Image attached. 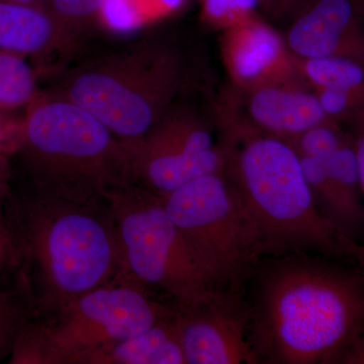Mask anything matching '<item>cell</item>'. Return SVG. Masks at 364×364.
I'll use <instances>...</instances> for the list:
<instances>
[{"mask_svg": "<svg viewBox=\"0 0 364 364\" xmlns=\"http://www.w3.org/2000/svg\"><path fill=\"white\" fill-rule=\"evenodd\" d=\"M116 227L121 275L159 289L178 308L207 303L220 291L157 196L133 182L104 193Z\"/></svg>", "mask_w": 364, "mask_h": 364, "instance_id": "obj_5", "label": "cell"}, {"mask_svg": "<svg viewBox=\"0 0 364 364\" xmlns=\"http://www.w3.org/2000/svg\"><path fill=\"white\" fill-rule=\"evenodd\" d=\"M260 0H205V11L210 18L230 21L250 14Z\"/></svg>", "mask_w": 364, "mask_h": 364, "instance_id": "obj_21", "label": "cell"}, {"mask_svg": "<svg viewBox=\"0 0 364 364\" xmlns=\"http://www.w3.org/2000/svg\"><path fill=\"white\" fill-rule=\"evenodd\" d=\"M316 255L265 256L249 279L244 305L258 363H339L364 334L363 275Z\"/></svg>", "mask_w": 364, "mask_h": 364, "instance_id": "obj_1", "label": "cell"}, {"mask_svg": "<svg viewBox=\"0 0 364 364\" xmlns=\"http://www.w3.org/2000/svg\"><path fill=\"white\" fill-rule=\"evenodd\" d=\"M176 312L145 331L91 351L80 364H188Z\"/></svg>", "mask_w": 364, "mask_h": 364, "instance_id": "obj_12", "label": "cell"}, {"mask_svg": "<svg viewBox=\"0 0 364 364\" xmlns=\"http://www.w3.org/2000/svg\"><path fill=\"white\" fill-rule=\"evenodd\" d=\"M177 326L188 364H255L242 296L220 293L200 305L178 308Z\"/></svg>", "mask_w": 364, "mask_h": 364, "instance_id": "obj_10", "label": "cell"}, {"mask_svg": "<svg viewBox=\"0 0 364 364\" xmlns=\"http://www.w3.org/2000/svg\"><path fill=\"white\" fill-rule=\"evenodd\" d=\"M235 47L233 65L242 78L260 75L272 65L279 54V40L263 26H251L243 32Z\"/></svg>", "mask_w": 364, "mask_h": 364, "instance_id": "obj_17", "label": "cell"}, {"mask_svg": "<svg viewBox=\"0 0 364 364\" xmlns=\"http://www.w3.org/2000/svg\"><path fill=\"white\" fill-rule=\"evenodd\" d=\"M352 259L358 263V268L364 267V242H356L352 251Z\"/></svg>", "mask_w": 364, "mask_h": 364, "instance_id": "obj_27", "label": "cell"}, {"mask_svg": "<svg viewBox=\"0 0 364 364\" xmlns=\"http://www.w3.org/2000/svg\"><path fill=\"white\" fill-rule=\"evenodd\" d=\"M353 14V0H318L291 28V49L304 58L331 56Z\"/></svg>", "mask_w": 364, "mask_h": 364, "instance_id": "obj_13", "label": "cell"}, {"mask_svg": "<svg viewBox=\"0 0 364 364\" xmlns=\"http://www.w3.org/2000/svg\"><path fill=\"white\" fill-rule=\"evenodd\" d=\"M123 144L130 181L160 198L224 167L210 132L195 124L158 123L140 140Z\"/></svg>", "mask_w": 364, "mask_h": 364, "instance_id": "obj_9", "label": "cell"}, {"mask_svg": "<svg viewBox=\"0 0 364 364\" xmlns=\"http://www.w3.org/2000/svg\"><path fill=\"white\" fill-rule=\"evenodd\" d=\"M253 119L269 130L303 134L325 119L318 98L306 93L267 88L258 91L250 105Z\"/></svg>", "mask_w": 364, "mask_h": 364, "instance_id": "obj_14", "label": "cell"}, {"mask_svg": "<svg viewBox=\"0 0 364 364\" xmlns=\"http://www.w3.org/2000/svg\"><path fill=\"white\" fill-rule=\"evenodd\" d=\"M355 150L358 161L359 183H360L361 195L364 198V132Z\"/></svg>", "mask_w": 364, "mask_h": 364, "instance_id": "obj_26", "label": "cell"}, {"mask_svg": "<svg viewBox=\"0 0 364 364\" xmlns=\"http://www.w3.org/2000/svg\"><path fill=\"white\" fill-rule=\"evenodd\" d=\"M176 308L119 274L41 321L49 364H80L91 351L149 329Z\"/></svg>", "mask_w": 364, "mask_h": 364, "instance_id": "obj_8", "label": "cell"}, {"mask_svg": "<svg viewBox=\"0 0 364 364\" xmlns=\"http://www.w3.org/2000/svg\"><path fill=\"white\" fill-rule=\"evenodd\" d=\"M18 265L20 260L13 237L7 227L4 215H0V267L9 269Z\"/></svg>", "mask_w": 364, "mask_h": 364, "instance_id": "obj_22", "label": "cell"}, {"mask_svg": "<svg viewBox=\"0 0 364 364\" xmlns=\"http://www.w3.org/2000/svg\"><path fill=\"white\" fill-rule=\"evenodd\" d=\"M306 73L316 85L343 91L361 85L364 79V72L358 64L332 56L309 59Z\"/></svg>", "mask_w": 364, "mask_h": 364, "instance_id": "obj_18", "label": "cell"}, {"mask_svg": "<svg viewBox=\"0 0 364 364\" xmlns=\"http://www.w3.org/2000/svg\"><path fill=\"white\" fill-rule=\"evenodd\" d=\"M4 219L36 316H55L121 274L116 227L105 198L81 202L32 186L9 195Z\"/></svg>", "mask_w": 364, "mask_h": 364, "instance_id": "obj_2", "label": "cell"}, {"mask_svg": "<svg viewBox=\"0 0 364 364\" xmlns=\"http://www.w3.org/2000/svg\"><path fill=\"white\" fill-rule=\"evenodd\" d=\"M7 269H4V268L0 267V273L6 272Z\"/></svg>", "mask_w": 364, "mask_h": 364, "instance_id": "obj_30", "label": "cell"}, {"mask_svg": "<svg viewBox=\"0 0 364 364\" xmlns=\"http://www.w3.org/2000/svg\"><path fill=\"white\" fill-rule=\"evenodd\" d=\"M160 200L218 289L243 296V287L267 249L231 183L221 173L210 174Z\"/></svg>", "mask_w": 364, "mask_h": 364, "instance_id": "obj_6", "label": "cell"}, {"mask_svg": "<svg viewBox=\"0 0 364 364\" xmlns=\"http://www.w3.org/2000/svg\"><path fill=\"white\" fill-rule=\"evenodd\" d=\"M105 0H42L43 7L61 26L72 41L73 31L88 25L93 18H100Z\"/></svg>", "mask_w": 364, "mask_h": 364, "instance_id": "obj_19", "label": "cell"}, {"mask_svg": "<svg viewBox=\"0 0 364 364\" xmlns=\"http://www.w3.org/2000/svg\"><path fill=\"white\" fill-rule=\"evenodd\" d=\"M33 188L90 202L130 182L123 142L90 112L61 97H37L21 122L16 150Z\"/></svg>", "mask_w": 364, "mask_h": 364, "instance_id": "obj_3", "label": "cell"}, {"mask_svg": "<svg viewBox=\"0 0 364 364\" xmlns=\"http://www.w3.org/2000/svg\"><path fill=\"white\" fill-rule=\"evenodd\" d=\"M144 20L178 9L183 0H136Z\"/></svg>", "mask_w": 364, "mask_h": 364, "instance_id": "obj_24", "label": "cell"}, {"mask_svg": "<svg viewBox=\"0 0 364 364\" xmlns=\"http://www.w3.org/2000/svg\"><path fill=\"white\" fill-rule=\"evenodd\" d=\"M358 270H359V272H360L361 274H363L364 277V267H361V268H358Z\"/></svg>", "mask_w": 364, "mask_h": 364, "instance_id": "obj_29", "label": "cell"}, {"mask_svg": "<svg viewBox=\"0 0 364 364\" xmlns=\"http://www.w3.org/2000/svg\"><path fill=\"white\" fill-rule=\"evenodd\" d=\"M235 191L257 225L267 256L309 252L350 257L352 240L323 215L293 148L275 139H256L242 149Z\"/></svg>", "mask_w": 364, "mask_h": 364, "instance_id": "obj_4", "label": "cell"}, {"mask_svg": "<svg viewBox=\"0 0 364 364\" xmlns=\"http://www.w3.org/2000/svg\"><path fill=\"white\" fill-rule=\"evenodd\" d=\"M346 92L347 91L325 88L318 100L325 114H337L343 112L348 102Z\"/></svg>", "mask_w": 364, "mask_h": 364, "instance_id": "obj_23", "label": "cell"}, {"mask_svg": "<svg viewBox=\"0 0 364 364\" xmlns=\"http://www.w3.org/2000/svg\"><path fill=\"white\" fill-rule=\"evenodd\" d=\"M174 83L171 62L136 44L72 71L59 95L90 112L123 143L150 133Z\"/></svg>", "mask_w": 364, "mask_h": 364, "instance_id": "obj_7", "label": "cell"}, {"mask_svg": "<svg viewBox=\"0 0 364 364\" xmlns=\"http://www.w3.org/2000/svg\"><path fill=\"white\" fill-rule=\"evenodd\" d=\"M340 145L338 136L331 129L314 127L303 133L299 147L301 155L327 160Z\"/></svg>", "mask_w": 364, "mask_h": 364, "instance_id": "obj_20", "label": "cell"}, {"mask_svg": "<svg viewBox=\"0 0 364 364\" xmlns=\"http://www.w3.org/2000/svg\"><path fill=\"white\" fill-rule=\"evenodd\" d=\"M11 163L9 154L0 152V215H4V207L11 195Z\"/></svg>", "mask_w": 364, "mask_h": 364, "instance_id": "obj_25", "label": "cell"}, {"mask_svg": "<svg viewBox=\"0 0 364 364\" xmlns=\"http://www.w3.org/2000/svg\"><path fill=\"white\" fill-rule=\"evenodd\" d=\"M25 58L0 49V114L28 107L38 97L35 73Z\"/></svg>", "mask_w": 364, "mask_h": 364, "instance_id": "obj_16", "label": "cell"}, {"mask_svg": "<svg viewBox=\"0 0 364 364\" xmlns=\"http://www.w3.org/2000/svg\"><path fill=\"white\" fill-rule=\"evenodd\" d=\"M14 268L0 273V361L11 356L21 333L36 316L20 267L14 280H9Z\"/></svg>", "mask_w": 364, "mask_h": 364, "instance_id": "obj_15", "label": "cell"}, {"mask_svg": "<svg viewBox=\"0 0 364 364\" xmlns=\"http://www.w3.org/2000/svg\"><path fill=\"white\" fill-rule=\"evenodd\" d=\"M16 4H26V6H42V0H6Z\"/></svg>", "mask_w": 364, "mask_h": 364, "instance_id": "obj_28", "label": "cell"}, {"mask_svg": "<svg viewBox=\"0 0 364 364\" xmlns=\"http://www.w3.org/2000/svg\"><path fill=\"white\" fill-rule=\"evenodd\" d=\"M71 42L43 7L0 0V49L42 57Z\"/></svg>", "mask_w": 364, "mask_h": 364, "instance_id": "obj_11", "label": "cell"}]
</instances>
